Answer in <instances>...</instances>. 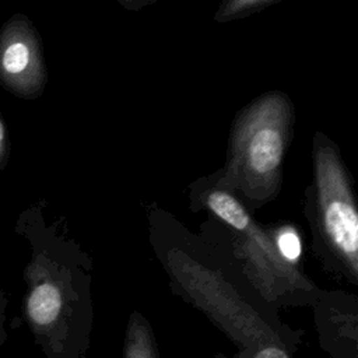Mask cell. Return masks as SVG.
Returning <instances> with one entry per match:
<instances>
[{
    "label": "cell",
    "mask_w": 358,
    "mask_h": 358,
    "mask_svg": "<svg viewBox=\"0 0 358 358\" xmlns=\"http://www.w3.org/2000/svg\"><path fill=\"white\" fill-rule=\"evenodd\" d=\"M292 127L294 106L287 95L271 91L255 99L234 120L227 164L215 183L238 192L252 210L273 200L281 187Z\"/></svg>",
    "instance_id": "6da1fadb"
},
{
    "label": "cell",
    "mask_w": 358,
    "mask_h": 358,
    "mask_svg": "<svg viewBox=\"0 0 358 358\" xmlns=\"http://www.w3.org/2000/svg\"><path fill=\"white\" fill-rule=\"evenodd\" d=\"M199 193L201 206L217 217L222 229L231 235V243L236 246L235 256L242 257L239 264L245 282L263 305L278 312L284 306H313L319 301L324 291L280 259L270 234L255 222L238 196L215 182L211 186L201 185Z\"/></svg>",
    "instance_id": "7a4b0ae2"
},
{
    "label": "cell",
    "mask_w": 358,
    "mask_h": 358,
    "mask_svg": "<svg viewBox=\"0 0 358 358\" xmlns=\"http://www.w3.org/2000/svg\"><path fill=\"white\" fill-rule=\"evenodd\" d=\"M25 281L24 319L45 358H84L94 322L88 277L34 260Z\"/></svg>",
    "instance_id": "3957f363"
},
{
    "label": "cell",
    "mask_w": 358,
    "mask_h": 358,
    "mask_svg": "<svg viewBox=\"0 0 358 358\" xmlns=\"http://www.w3.org/2000/svg\"><path fill=\"white\" fill-rule=\"evenodd\" d=\"M166 267L173 292L203 312L238 350L271 341H302L303 330L282 323L278 312L235 282L186 266L166 263Z\"/></svg>",
    "instance_id": "277c9868"
},
{
    "label": "cell",
    "mask_w": 358,
    "mask_h": 358,
    "mask_svg": "<svg viewBox=\"0 0 358 358\" xmlns=\"http://www.w3.org/2000/svg\"><path fill=\"white\" fill-rule=\"evenodd\" d=\"M310 225L315 246L326 266L358 284V210L351 178L337 147L320 133L315 137Z\"/></svg>",
    "instance_id": "5b68a950"
},
{
    "label": "cell",
    "mask_w": 358,
    "mask_h": 358,
    "mask_svg": "<svg viewBox=\"0 0 358 358\" xmlns=\"http://www.w3.org/2000/svg\"><path fill=\"white\" fill-rule=\"evenodd\" d=\"M48 71L41 38L22 14L11 15L0 28V84L22 99L38 98Z\"/></svg>",
    "instance_id": "8992f818"
},
{
    "label": "cell",
    "mask_w": 358,
    "mask_h": 358,
    "mask_svg": "<svg viewBox=\"0 0 358 358\" xmlns=\"http://www.w3.org/2000/svg\"><path fill=\"white\" fill-rule=\"evenodd\" d=\"M312 308L320 348L330 358H358L357 298L324 291Z\"/></svg>",
    "instance_id": "52a82bcc"
},
{
    "label": "cell",
    "mask_w": 358,
    "mask_h": 358,
    "mask_svg": "<svg viewBox=\"0 0 358 358\" xmlns=\"http://www.w3.org/2000/svg\"><path fill=\"white\" fill-rule=\"evenodd\" d=\"M122 358H161L154 330L145 316L131 312L127 320Z\"/></svg>",
    "instance_id": "ba28073f"
},
{
    "label": "cell",
    "mask_w": 358,
    "mask_h": 358,
    "mask_svg": "<svg viewBox=\"0 0 358 358\" xmlns=\"http://www.w3.org/2000/svg\"><path fill=\"white\" fill-rule=\"evenodd\" d=\"M270 236L280 259L288 266L298 268L302 255V242L296 228L292 225H280L274 228Z\"/></svg>",
    "instance_id": "9c48e42d"
},
{
    "label": "cell",
    "mask_w": 358,
    "mask_h": 358,
    "mask_svg": "<svg viewBox=\"0 0 358 358\" xmlns=\"http://www.w3.org/2000/svg\"><path fill=\"white\" fill-rule=\"evenodd\" d=\"M301 341H271L246 350H238L231 358H294ZM214 358H228L217 352Z\"/></svg>",
    "instance_id": "30bf717a"
},
{
    "label": "cell",
    "mask_w": 358,
    "mask_h": 358,
    "mask_svg": "<svg viewBox=\"0 0 358 358\" xmlns=\"http://www.w3.org/2000/svg\"><path fill=\"white\" fill-rule=\"evenodd\" d=\"M268 4H271V1H267V0H231L224 3L220 7L215 18L218 21L241 18L250 13H255L267 7Z\"/></svg>",
    "instance_id": "8fae6325"
},
{
    "label": "cell",
    "mask_w": 358,
    "mask_h": 358,
    "mask_svg": "<svg viewBox=\"0 0 358 358\" xmlns=\"http://www.w3.org/2000/svg\"><path fill=\"white\" fill-rule=\"evenodd\" d=\"M10 155V143H8V136L7 130L4 126V122L0 116V169H3L7 165Z\"/></svg>",
    "instance_id": "7c38bea8"
},
{
    "label": "cell",
    "mask_w": 358,
    "mask_h": 358,
    "mask_svg": "<svg viewBox=\"0 0 358 358\" xmlns=\"http://www.w3.org/2000/svg\"><path fill=\"white\" fill-rule=\"evenodd\" d=\"M6 308H7V298L4 292L0 289V348L7 341V330H6Z\"/></svg>",
    "instance_id": "4fadbf2b"
}]
</instances>
